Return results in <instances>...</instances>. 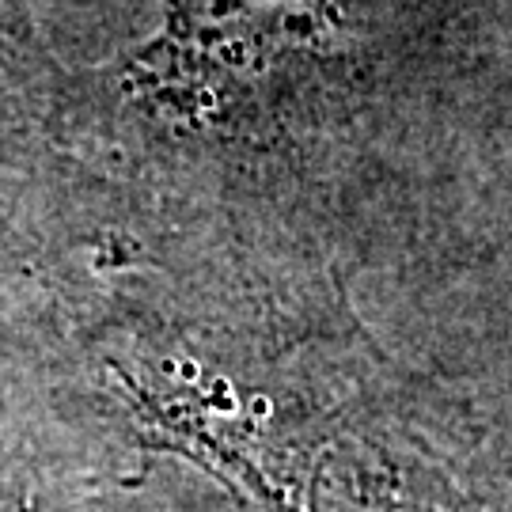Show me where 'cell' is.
<instances>
[{"label": "cell", "instance_id": "obj_1", "mask_svg": "<svg viewBox=\"0 0 512 512\" xmlns=\"http://www.w3.org/2000/svg\"><path fill=\"white\" fill-rule=\"evenodd\" d=\"M357 76L349 0H167L164 31L118 84L183 152L251 171L342 122Z\"/></svg>", "mask_w": 512, "mask_h": 512}, {"label": "cell", "instance_id": "obj_2", "mask_svg": "<svg viewBox=\"0 0 512 512\" xmlns=\"http://www.w3.org/2000/svg\"><path fill=\"white\" fill-rule=\"evenodd\" d=\"M31 61V35L19 0H0V73L4 69H27Z\"/></svg>", "mask_w": 512, "mask_h": 512}, {"label": "cell", "instance_id": "obj_3", "mask_svg": "<svg viewBox=\"0 0 512 512\" xmlns=\"http://www.w3.org/2000/svg\"><path fill=\"white\" fill-rule=\"evenodd\" d=\"M0 512H16V501H12V497L0 494Z\"/></svg>", "mask_w": 512, "mask_h": 512}]
</instances>
